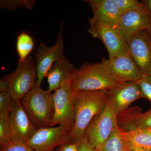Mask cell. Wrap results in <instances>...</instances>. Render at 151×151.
I'll list each match as a JSON object with an SVG mask.
<instances>
[{
  "label": "cell",
  "mask_w": 151,
  "mask_h": 151,
  "mask_svg": "<svg viewBox=\"0 0 151 151\" xmlns=\"http://www.w3.org/2000/svg\"><path fill=\"white\" fill-rule=\"evenodd\" d=\"M110 97L108 90L76 91L75 122L70 132V143L79 142L84 137L89 124L104 110Z\"/></svg>",
  "instance_id": "6da1fadb"
},
{
  "label": "cell",
  "mask_w": 151,
  "mask_h": 151,
  "mask_svg": "<svg viewBox=\"0 0 151 151\" xmlns=\"http://www.w3.org/2000/svg\"><path fill=\"white\" fill-rule=\"evenodd\" d=\"M36 129L49 127L54 114L53 93L35 85L20 100Z\"/></svg>",
  "instance_id": "7a4b0ae2"
},
{
  "label": "cell",
  "mask_w": 151,
  "mask_h": 151,
  "mask_svg": "<svg viewBox=\"0 0 151 151\" xmlns=\"http://www.w3.org/2000/svg\"><path fill=\"white\" fill-rule=\"evenodd\" d=\"M119 83L108 74L101 63H84L76 69L71 81L76 91H109Z\"/></svg>",
  "instance_id": "3957f363"
},
{
  "label": "cell",
  "mask_w": 151,
  "mask_h": 151,
  "mask_svg": "<svg viewBox=\"0 0 151 151\" xmlns=\"http://www.w3.org/2000/svg\"><path fill=\"white\" fill-rule=\"evenodd\" d=\"M68 80L53 93L54 114L49 127L57 125L72 129L75 119V99L76 91Z\"/></svg>",
  "instance_id": "277c9868"
},
{
  "label": "cell",
  "mask_w": 151,
  "mask_h": 151,
  "mask_svg": "<svg viewBox=\"0 0 151 151\" xmlns=\"http://www.w3.org/2000/svg\"><path fill=\"white\" fill-rule=\"evenodd\" d=\"M119 129L117 115L109 99L104 110L89 124L84 137L92 147L99 150L113 132Z\"/></svg>",
  "instance_id": "5b68a950"
},
{
  "label": "cell",
  "mask_w": 151,
  "mask_h": 151,
  "mask_svg": "<svg viewBox=\"0 0 151 151\" xmlns=\"http://www.w3.org/2000/svg\"><path fill=\"white\" fill-rule=\"evenodd\" d=\"M4 77L9 82V93L12 99L21 100L36 83L37 73L32 57L29 55L24 62L18 61L16 69Z\"/></svg>",
  "instance_id": "8992f818"
},
{
  "label": "cell",
  "mask_w": 151,
  "mask_h": 151,
  "mask_svg": "<svg viewBox=\"0 0 151 151\" xmlns=\"http://www.w3.org/2000/svg\"><path fill=\"white\" fill-rule=\"evenodd\" d=\"M63 23L61 22L56 42L54 45L48 46L41 42L37 48L35 53V63L37 80V83L40 86L45 77L53 64L64 56V39Z\"/></svg>",
  "instance_id": "52a82bcc"
},
{
  "label": "cell",
  "mask_w": 151,
  "mask_h": 151,
  "mask_svg": "<svg viewBox=\"0 0 151 151\" xmlns=\"http://www.w3.org/2000/svg\"><path fill=\"white\" fill-rule=\"evenodd\" d=\"M72 129L65 126L46 127L36 130L27 144L35 151H52L70 143Z\"/></svg>",
  "instance_id": "ba28073f"
},
{
  "label": "cell",
  "mask_w": 151,
  "mask_h": 151,
  "mask_svg": "<svg viewBox=\"0 0 151 151\" xmlns=\"http://www.w3.org/2000/svg\"><path fill=\"white\" fill-rule=\"evenodd\" d=\"M88 31L93 38L99 39L108 50L109 57L119 56L129 53L127 42L116 28L102 24L89 18Z\"/></svg>",
  "instance_id": "9c48e42d"
},
{
  "label": "cell",
  "mask_w": 151,
  "mask_h": 151,
  "mask_svg": "<svg viewBox=\"0 0 151 151\" xmlns=\"http://www.w3.org/2000/svg\"><path fill=\"white\" fill-rule=\"evenodd\" d=\"M101 63L108 74L119 83L138 81L143 75L129 53L103 58Z\"/></svg>",
  "instance_id": "30bf717a"
},
{
  "label": "cell",
  "mask_w": 151,
  "mask_h": 151,
  "mask_svg": "<svg viewBox=\"0 0 151 151\" xmlns=\"http://www.w3.org/2000/svg\"><path fill=\"white\" fill-rule=\"evenodd\" d=\"M129 53L143 75L151 76V42L146 30L127 41Z\"/></svg>",
  "instance_id": "8fae6325"
},
{
  "label": "cell",
  "mask_w": 151,
  "mask_h": 151,
  "mask_svg": "<svg viewBox=\"0 0 151 151\" xmlns=\"http://www.w3.org/2000/svg\"><path fill=\"white\" fill-rule=\"evenodd\" d=\"M150 15L143 5L121 14L117 29L126 41L147 27Z\"/></svg>",
  "instance_id": "7c38bea8"
},
{
  "label": "cell",
  "mask_w": 151,
  "mask_h": 151,
  "mask_svg": "<svg viewBox=\"0 0 151 151\" xmlns=\"http://www.w3.org/2000/svg\"><path fill=\"white\" fill-rule=\"evenodd\" d=\"M110 99L114 112L118 116L132 103L142 99L137 81L122 82L109 90Z\"/></svg>",
  "instance_id": "4fadbf2b"
},
{
  "label": "cell",
  "mask_w": 151,
  "mask_h": 151,
  "mask_svg": "<svg viewBox=\"0 0 151 151\" xmlns=\"http://www.w3.org/2000/svg\"><path fill=\"white\" fill-rule=\"evenodd\" d=\"M8 121L17 137L25 142L36 131L20 100H12Z\"/></svg>",
  "instance_id": "5bb4252c"
},
{
  "label": "cell",
  "mask_w": 151,
  "mask_h": 151,
  "mask_svg": "<svg viewBox=\"0 0 151 151\" xmlns=\"http://www.w3.org/2000/svg\"><path fill=\"white\" fill-rule=\"evenodd\" d=\"M118 123L119 129L124 132L137 129L151 131V107L145 113L137 106L129 107L118 115Z\"/></svg>",
  "instance_id": "9a60e30c"
},
{
  "label": "cell",
  "mask_w": 151,
  "mask_h": 151,
  "mask_svg": "<svg viewBox=\"0 0 151 151\" xmlns=\"http://www.w3.org/2000/svg\"><path fill=\"white\" fill-rule=\"evenodd\" d=\"M92 9V18L102 24L116 28L121 14L115 0H86Z\"/></svg>",
  "instance_id": "2e32d148"
},
{
  "label": "cell",
  "mask_w": 151,
  "mask_h": 151,
  "mask_svg": "<svg viewBox=\"0 0 151 151\" xmlns=\"http://www.w3.org/2000/svg\"><path fill=\"white\" fill-rule=\"evenodd\" d=\"M76 69L64 55L60 58L53 64L47 76L49 91H55L66 81L72 80Z\"/></svg>",
  "instance_id": "e0dca14e"
},
{
  "label": "cell",
  "mask_w": 151,
  "mask_h": 151,
  "mask_svg": "<svg viewBox=\"0 0 151 151\" xmlns=\"http://www.w3.org/2000/svg\"><path fill=\"white\" fill-rule=\"evenodd\" d=\"M119 134L131 150L134 149L151 150V131L137 129L123 132L119 130Z\"/></svg>",
  "instance_id": "ac0fdd59"
},
{
  "label": "cell",
  "mask_w": 151,
  "mask_h": 151,
  "mask_svg": "<svg viewBox=\"0 0 151 151\" xmlns=\"http://www.w3.org/2000/svg\"><path fill=\"white\" fill-rule=\"evenodd\" d=\"M34 47L33 39L27 32H23L18 36L16 50L19 56V62L25 61L32 51Z\"/></svg>",
  "instance_id": "d6986e66"
},
{
  "label": "cell",
  "mask_w": 151,
  "mask_h": 151,
  "mask_svg": "<svg viewBox=\"0 0 151 151\" xmlns=\"http://www.w3.org/2000/svg\"><path fill=\"white\" fill-rule=\"evenodd\" d=\"M98 151H131L128 144L119 134V129L115 131Z\"/></svg>",
  "instance_id": "ffe728a7"
},
{
  "label": "cell",
  "mask_w": 151,
  "mask_h": 151,
  "mask_svg": "<svg viewBox=\"0 0 151 151\" xmlns=\"http://www.w3.org/2000/svg\"><path fill=\"white\" fill-rule=\"evenodd\" d=\"M36 2L35 0H1L0 8L13 11L20 8L32 11Z\"/></svg>",
  "instance_id": "44dd1931"
},
{
  "label": "cell",
  "mask_w": 151,
  "mask_h": 151,
  "mask_svg": "<svg viewBox=\"0 0 151 151\" xmlns=\"http://www.w3.org/2000/svg\"><path fill=\"white\" fill-rule=\"evenodd\" d=\"M16 137L8 120H0L1 147L9 142Z\"/></svg>",
  "instance_id": "7402d4cb"
},
{
  "label": "cell",
  "mask_w": 151,
  "mask_h": 151,
  "mask_svg": "<svg viewBox=\"0 0 151 151\" xmlns=\"http://www.w3.org/2000/svg\"><path fill=\"white\" fill-rule=\"evenodd\" d=\"M12 101L9 92H0V120H8Z\"/></svg>",
  "instance_id": "603a6c76"
},
{
  "label": "cell",
  "mask_w": 151,
  "mask_h": 151,
  "mask_svg": "<svg viewBox=\"0 0 151 151\" xmlns=\"http://www.w3.org/2000/svg\"><path fill=\"white\" fill-rule=\"evenodd\" d=\"M1 151H35L25 142L16 137L1 147Z\"/></svg>",
  "instance_id": "cb8c5ba5"
},
{
  "label": "cell",
  "mask_w": 151,
  "mask_h": 151,
  "mask_svg": "<svg viewBox=\"0 0 151 151\" xmlns=\"http://www.w3.org/2000/svg\"><path fill=\"white\" fill-rule=\"evenodd\" d=\"M137 82L142 98L147 99L151 102V76L143 75Z\"/></svg>",
  "instance_id": "d4e9b609"
},
{
  "label": "cell",
  "mask_w": 151,
  "mask_h": 151,
  "mask_svg": "<svg viewBox=\"0 0 151 151\" xmlns=\"http://www.w3.org/2000/svg\"><path fill=\"white\" fill-rule=\"evenodd\" d=\"M115 1L121 14L142 6L141 2L137 0H115Z\"/></svg>",
  "instance_id": "484cf974"
},
{
  "label": "cell",
  "mask_w": 151,
  "mask_h": 151,
  "mask_svg": "<svg viewBox=\"0 0 151 151\" xmlns=\"http://www.w3.org/2000/svg\"><path fill=\"white\" fill-rule=\"evenodd\" d=\"M78 144V151H98L91 145L86 137L82 139Z\"/></svg>",
  "instance_id": "4316f807"
},
{
  "label": "cell",
  "mask_w": 151,
  "mask_h": 151,
  "mask_svg": "<svg viewBox=\"0 0 151 151\" xmlns=\"http://www.w3.org/2000/svg\"><path fill=\"white\" fill-rule=\"evenodd\" d=\"M61 147L60 151H78L77 143H67Z\"/></svg>",
  "instance_id": "83f0119b"
},
{
  "label": "cell",
  "mask_w": 151,
  "mask_h": 151,
  "mask_svg": "<svg viewBox=\"0 0 151 151\" xmlns=\"http://www.w3.org/2000/svg\"><path fill=\"white\" fill-rule=\"evenodd\" d=\"M9 82L4 77L0 80V92H9Z\"/></svg>",
  "instance_id": "f1b7e54d"
},
{
  "label": "cell",
  "mask_w": 151,
  "mask_h": 151,
  "mask_svg": "<svg viewBox=\"0 0 151 151\" xmlns=\"http://www.w3.org/2000/svg\"><path fill=\"white\" fill-rule=\"evenodd\" d=\"M141 3L147 12L151 17V0H144Z\"/></svg>",
  "instance_id": "f546056e"
},
{
  "label": "cell",
  "mask_w": 151,
  "mask_h": 151,
  "mask_svg": "<svg viewBox=\"0 0 151 151\" xmlns=\"http://www.w3.org/2000/svg\"><path fill=\"white\" fill-rule=\"evenodd\" d=\"M146 31L149 39L151 42V17H150V21H149L147 27L146 29Z\"/></svg>",
  "instance_id": "4dcf8cb0"
},
{
  "label": "cell",
  "mask_w": 151,
  "mask_h": 151,
  "mask_svg": "<svg viewBox=\"0 0 151 151\" xmlns=\"http://www.w3.org/2000/svg\"><path fill=\"white\" fill-rule=\"evenodd\" d=\"M131 151H151V150H145L140 149H134L131 150Z\"/></svg>",
  "instance_id": "1f68e13d"
}]
</instances>
